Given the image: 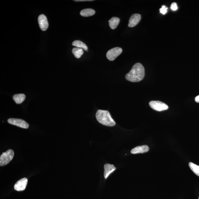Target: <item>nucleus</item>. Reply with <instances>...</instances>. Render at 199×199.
Listing matches in <instances>:
<instances>
[{
    "label": "nucleus",
    "instance_id": "obj_17",
    "mask_svg": "<svg viewBox=\"0 0 199 199\" xmlns=\"http://www.w3.org/2000/svg\"><path fill=\"white\" fill-rule=\"evenodd\" d=\"M189 166L191 169L192 170V171L195 175L199 176V165L192 163V162H190L189 163Z\"/></svg>",
    "mask_w": 199,
    "mask_h": 199
},
{
    "label": "nucleus",
    "instance_id": "obj_6",
    "mask_svg": "<svg viewBox=\"0 0 199 199\" xmlns=\"http://www.w3.org/2000/svg\"><path fill=\"white\" fill-rule=\"evenodd\" d=\"M10 124L16 125L21 128L27 129L29 127V125L24 120L18 118H9L8 120Z\"/></svg>",
    "mask_w": 199,
    "mask_h": 199
},
{
    "label": "nucleus",
    "instance_id": "obj_7",
    "mask_svg": "<svg viewBox=\"0 0 199 199\" xmlns=\"http://www.w3.org/2000/svg\"><path fill=\"white\" fill-rule=\"evenodd\" d=\"M38 22L40 27L42 30L45 31L47 29L49 24L47 19L44 14H41L38 17Z\"/></svg>",
    "mask_w": 199,
    "mask_h": 199
},
{
    "label": "nucleus",
    "instance_id": "obj_5",
    "mask_svg": "<svg viewBox=\"0 0 199 199\" xmlns=\"http://www.w3.org/2000/svg\"><path fill=\"white\" fill-rule=\"evenodd\" d=\"M123 51L121 48L115 47L110 50L107 53V58L110 61H113L119 56Z\"/></svg>",
    "mask_w": 199,
    "mask_h": 199
},
{
    "label": "nucleus",
    "instance_id": "obj_2",
    "mask_svg": "<svg viewBox=\"0 0 199 199\" xmlns=\"http://www.w3.org/2000/svg\"><path fill=\"white\" fill-rule=\"evenodd\" d=\"M96 116L99 123L106 126L113 127L116 124L109 112L106 110H98L96 112Z\"/></svg>",
    "mask_w": 199,
    "mask_h": 199
},
{
    "label": "nucleus",
    "instance_id": "obj_14",
    "mask_svg": "<svg viewBox=\"0 0 199 199\" xmlns=\"http://www.w3.org/2000/svg\"><path fill=\"white\" fill-rule=\"evenodd\" d=\"M95 11L94 10L88 8L82 10L80 12V14L83 17H89L94 15L95 14Z\"/></svg>",
    "mask_w": 199,
    "mask_h": 199
},
{
    "label": "nucleus",
    "instance_id": "obj_21",
    "mask_svg": "<svg viewBox=\"0 0 199 199\" xmlns=\"http://www.w3.org/2000/svg\"><path fill=\"white\" fill-rule=\"evenodd\" d=\"M195 101L197 103H199V95L195 98Z\"/></svg>",
    "mask_w": 199,
    "mask_h": 199
},
{
    "label": "nucleus",
    "instance_id": "obj_12",
    "mask_svg": "<svg viewBox=\"0 0 199 199\" xmlns=\"http://www.w3.org/2000/svg\"><path fill=\"white\" fill-rule=\"evenodd\" d=\"M13 98L16 104H20L24 101L26 96L24 94H18L14 95L13 97Z\"/></svg>",
    "mask_w": 199,
    "mask_h": 199
},
{
    "label": "nucleus",
    "instance_id": "obj_16",
    "mask_svg": "<svg viewBox=\"0 0 199 199\" xmlns=\"http://www.w3.org/2000/svg\"><path fill=\"white\" fill-rule=\"evenodd\" d=\"M73 55L77 58H79L83 54V51L82 49L77 47L74 48L72 50Z\"/></svg>",
    "mask_w": 199,
    "mask_h": 199
},
{
    "label": "nucleus",
    "instance_id": "obj_20",
    "mask_svg": "<svg viewBox=\"0 0 199 199\" xmlns=\"http://www.w3.org/2000/svg\"><path fill=\"white\" fill-rule=\"evenodd\" d=\"M74 1L76 2L93 1V0H78V1Z\"/></svg>",
    "mask_w": 199,
    "mask_h": 199
},
{
    "label": "nucleus",
    "instance_id": "obj_10",
    "mask_svg": "<svg viewBox=\"0 0 199 199\" xmlns=\"http://www.w3.org/2000/svg\"><path fill=\"white\" fill-rule=\"evenodd\" d=\"M149 150V148L146 145H142L135 147L131 150V153L133 154L140 153H146Z\"/></svg>",
    "mask_w": 199,
    "mask_h": 199
},
{
    "label": "nucleus",
    "instance_id": "obj_4",
    "mask_svg": "<svg viewBox=\"0 0 199 199\" xmlns=\"http://www.w3.org/2000/svg\"><path fill=\"white\" fill-rule=\"evenodd\" d=\"M149 106L153 109L158 111H164L168 109L169 107L165 103L159 101H152L149 103Z\"/></svg>",
    "mask_w": 199,
    "mask_h": 199
},
{
    "label": "nucleus",
    "instance_id": "obj_9",
    "mask_svg": "<svg viewBox=\"0 0 199 199\" xmlns=\"http://www.w3.org/2000/svg\"><path fill=\"white\" fill-rule=\"evenodd\" d=\"M141 20V16L139 14H134L132 15L130 17L128 26L129 27H133L136 26Z\"/></svg>",
    "mask_w": 199,
    "mask_h": 199
},
{
    "label": "nucleus",
    "instance_id": "obj_8",
    "mask_svg": "<svg viewBox=\"0 0 199 199\" xmlns=\"http://www.w3.org/2000/svg\"><path fill=\"white\" fill-rule=\"evenodd\" d=\"M28 179L26 178H24L18 181L14 185V189L17 191H23L26 188L27 185Z\"/></svg>",
    "mask_w": 199,
    "mask_h": 199
},
{
    "label": "nucleus",
    "instance_id": "obj_22",
    "mask_svg": "<svg viewBox=\"0 0 199 199\" xmlns=\"http://www.w3.org/2000/svg\"></svg>",
    "mask_w": 199,
    "mask_h": 199
},
{
    "label": "nucleus",
    "instance_id": "obj_11",
    "mask_svg": "<svg viewBox=\"0 0 199 199\" xmlns=\"http://www.w3.org/2000/svg\"><path fill=\"white\" fill-rule=\"evenodd\" d=\"M104 177L105 179L108 178L111 174L116 170V168L113 165L106 164L104 165Z\"/></svg>",
    "mask_w": 199,
    "mask_h": 199
},
{
    "label": "nucleus",
    "instance_id": "obj_19",
    "mask_svg": "<svg viewBox=\"0 0 199 199\" xmlns=\"http://www.w3.org/2000/svg\"><path fill=\"white\" fill-rule=\"evenodd\" d=\"M171 9L173 11H175L178 9V6H177V3L174 2L172 3L171 6Z\"/></svg>",
    "mask_w": 199,
    "mask_h": 199
},
{
    "label": "nucleus",
    "instance_id": "obj_1",
    "mask_svg": "<svg viewBox=\"0 0 199 199\" xmlns=\"http://www.w3.org/2000/svg\"><path fill=\"white\" fill-rule=\"evenodd\" d=\"M145 69L143 65L140 63H135L130 71L125 76L128 81L137 82L141 81L144 77Z\"/></svg>",
    "mask_w": 199,
    "mask_h": 199
},
{
    "label": "nucleus",
    "instance_id": "obj_15",
    "mask_svg": "<svg viewBox=\"0 0 199 199\" xmlns=\"http://www.w3.org/2000/svg\"><path fill=\"white\" fill-rule=\"evenodd\" d=\"M72 44L73 46L76 47L77 48H81V49L84 50L85 51H87L88 50V47L86 45L81 41H75L73 42Z\"/></svg>",
    "mask_w": 199,
    "mask_h": 199
},
{
    "label": "nucleus",
    "instance_id": "obj_3",
    "mask_svg": "<svg viewBox=\"0 0 199 199\" xmlns=\"http://www.w3.org/2000/svg\"><path fill=\"white\" fill-rule=\"evenodd\" d=\"M14 156V151L9 149L3 153L0 157V165L1 166L7 165L12 160Z\"/></svg>",
    "mask_w": 199,
    "mask_h": 199
},
{
    "label": "nucleus",
    "instance_id": "obj_18",
    "mask_svg": "<svg viewBox=\"0 0 199 199\" xmlns=\"http://www.w3.org/2000/svg\"><path fill=\"white\" fill-rule=\"evenodd\" d=\"M168 8L165 5H163L160 9V13L164 15L168 12Z\"/></svg>",
    "mask_w": 199,
    "mask_h": 199
},
{
    "label": "nucleus",
    "instance_id": "obj_13",
    "mask_svg": "<svg viewBox=\"0 0 199 199\" xmlns=\"http://www.w3.org/2000/svg\"><path fill=\"white\" fill-rule=\"evenodd\" d=\"M109 24L112 29H115L118 26L120 22L119 18L117 17H113L110 19L109 21Z\"/></svg>",
    "mask_w": 199,
    "mask_h": 199
}]
</instances>
